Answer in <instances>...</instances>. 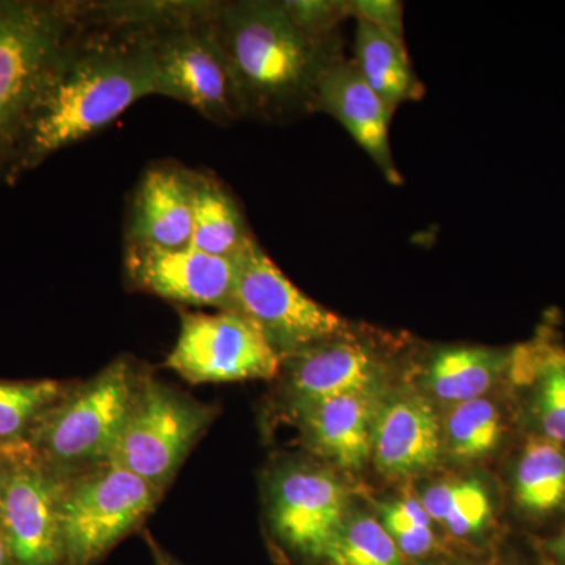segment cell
Listing matches in <instances>:
<instances>
[{
    "label": "cell",
    "mask_w": 565,
    "mask_h": 565,
    "mask_svg": "<svg viewBox=\"0 0 565 565\" xmlns=\"http://www.w3.org/2000/svg\"><path fill=\"white\" fill-rule=\"evenodd\" d=\"M234 313L244 315L282 356L351 337V326L300 291L263 250L256 237L232 259Z\"/></svg>",
    "instance_id": "cell-7"
},
{
    "label": "cell",
    "mask_w": 565,
    "mask_h": 565,
    "mask_svg": "<svg viewBox=\"0 0 565 565\" xmlns=\"http://www.w3.org/2000/svg\"><path fill=\"white\" fill-rule=\"evenodd\" d=\"M440 455V426L433 407L419 397H396L375 415V467L384 475L408 476L433 467Z\"/></svg>",
    "instance_id": "cell-16"
},
{
    "label": "cell",
    "mask_w": 565,
    "mask_h": 565,
    "mask_svg": "<svg viewBox=\"0 0 565 565\" xmlns=\"http://www.w3.org/2000/svg\"><path fill=\"white\" fill-rule=\"evenodd\" d=\"M351 17L404 41V7L396 0H353Z\"/></svg>",
    "instance_id": "cell-29"
},
{
    "label": "cell",
    "mask_w": 565,
    "mask_h": 565,
    "mask_svg": "<svg viewBox=\"0 0 565 565\" xmlns=\"http://www.w3.org/2000/svg\"><path fill=\"white\" fill-rule=\"evenodd\" d=\"M152 555H154V565H181L172 556L167 555L159 546H152Z\"/></svg>",
    "instance_id": "cell-31"
},
{
    "label": "cell",
    "mask_w": 565,
    "mask_h": 565,
    "mask_svg": "<svg viewBox=\"0 0 565 565\" xmlns=\"http://www.w3.org/2000/svg\"><path fill=\"white\" fill-rule=\"evenodd\" d=\"M512 355L467 345L441 349L427 366V385L435 396L448 403L479 399L511 367Z\"/></svg>",
    "instance_id": "cell-20"
},
{
    "label": "cell",
    "mask_w": 565,
    "mask_h": 565,
    "mask_svg": "<svg viewBox=\"0 0 565 565\" xmlns=\"http://www.w3.org/2000/svg\"><path fill=\"white\" fill-rule=\"evenodd\" d=\"M25 445L28 444L0 445V493H2L3 484H6L7 475H9L11 465H13L17 457L20 456Z\"/></svg>",
    "instance_id": "cell-30"
},
{
    "label": "cell",
    "mask_w": 565,
    "mask_h": 565,
    "mask_svg": "<svg viewBox=\"0 0 565 565\" xmlns=\"http://www.w3.org/2000/svg\"><path fill=\"white\" fill-rule=\"evenodd\" d=\"M192 247L233 259L253 239L236 196L214 174L192 172Z\"/></svg>",
    "instance_id": "cell-19"
},
{
    "label": "cell",
    "mask_w": 565,
    "mask_h": 565,
    "mask_svg": "<svg viewBox=\"0 0 565 565\" xmlns=\"http://www.w3.org/2000/svg\"><path fill=\"white\" fill-rule=\"evenodd\" d=\"M81 25V0H0V181Z\"/></svg>",
    "instance_id": "cell-3"
},
{
    "label": "cell",
    "mask_w": 565,
    "mask_h": 565,
    "mask_svg": "<svg viewBox=\"0 0 565 565\" xmlns=\"http://www.w3.org/2000/svg\"><path fill=\"white\" fill-rule=\"evenodd\" d=\"M156 84L147 29L95 24L82 17L79 32L41 96L6 184L102 131L132 104L156 96Z\"/></svg>",
    "instance_id": "cell-1"
},
{
    "label": "cell",
    "mask_w": 565,
    "mask_h": 565,
    "mask_svg": "<svg viewBox=\"0 0 565 565\" xmlns=\"http://www.w3.org/2000/svg\"><path fill=\"white\" fill-rule=\"evenodd\" d=\"M422 503L433 522L440 523L457 537L479 533L492 516L489 493L476 479L433 486L424 492Z\"/></svg>",
    "instance_id": "cell-23"
},
{
    "label": "cell",
    "mask_w": 565,
    "mask_h": 565,
    "mask_svg": "<svg viewBox=\"0 0 565 565\" xmlns=\"http://www.w3.org/2000/svg\"><path fill=\"white\" fill-rule=\"evenodd\" d=\"M211 408L143 375L106 463L118 465L163 490L211 423Z\"/></svg>",
    "instance_id": "cell-8"
},
{
    "label": "cell",
    "mask_w": 565,
    "mask_h": 565,
    "mask_svg": "<svg viewBox=\"0 0 565 565\" xmlns=\"http://www.w3.org/2000/svg\"><path fill=\"white\" fill-rule=\"evenodd\" d=\"M281 364L263 330L234 311H181L180 334L166 360L191 384L273 379Z\"/></svg>",
    "instance_id": "cell-9"
},
{
    "label": "cell",
    "mask_w": 565,
    "mask_h": 565,
    "mask_svg": "<svg viewBox=\"0 0 565 565\" xmlns=\"http://www.w3.org/2000/svg\"><path fill=\"white\" fill-rule=\"evenodd\" d=\"M65 476L25 445L0 493V530L14 565H66L61 522Z\"/></svg>",
    "instance_id": "cell-10"
},
{
    "label": "cell",
    "mask_w": 565,
    "mask_h": 565,
    "mask_svg": "<svg viewBox=\"0 0 565 565\" xmlns=\"http://www.w3.org/2000/svg\"><path fill=\"white\" fill-rule=\"evenodd\" d=\"M382 525L404 555L416 557L433 550V519L422 500L394 501L382 505Z\"/></svg>",
    "instance_id": "cell-27"
},
{
    "label": "cell",
    "mask_w": 565,
    "mask_h": 565,
    "mask_svg": "<svg viewBox=\"0 0 565 565\" xmlns=\"http://www.w3.org/2000/svg\"><path fill=\"white\" fill-rule=\"evenodd\" d=\"M330 565H404L396 542L377 520L348 516L327 548Z\"/></svg>",
    "instance_id": "cell-25"
},
{
    "label": "cell",
    "mask_w": 565,
    "mask_h": 565,
    "mask_svg": "<svg viewBox=\"0 0 565 565\" xmlns=\"http://www.w3.org/2000/svg\"><path fill=\"white\" fill-rule=\"evenodd\" d=\"M162 490L114 463L63 478L61 522L66 565H96L147 519Z\"/></svg>",
    "instance_id": "cell-6"
},
{
    "label": "cell",
    "mask_w": 565,
    "mask_h": 565,
    "mask_svg": "<svg viewBox=\"0 0 565 565\" xmlns=\"http://www.w3.org/2000/svg\"><path fill=\"white\" fill-rule=\"evenodd\" d=\"M296 24L318 39H333L351 17V3L338 0H285Z\"/></svg>",
    "instance_id": "cell-28"
},
{
    "label": "cell",
    "mask_w": 565,
    "mask_h": 565,
    "mask_svg": "<svg viewBox=\"0 0 565 565\" xmlns=\"http://www.w3.org/2000/svg\"><path fill=\"white\" fill-rule=\"evenodd\" d=\"M352 61L393 114L401 104L423 98L424 87L412 68L404 41L370 22L356 20Z\"/></svg>",
    "instance_id": "cell-18"
},
{
    "label": "cell",
    "mask_w": 565,
    "mask_h": 565,
    "mask_svg": "<svg viewBox=\"0 0 565 565\" xmlns=\"http://www.w3.org/2000/svg\"><path fill=\"white\" fill-rule=\"evenodd\" d=\"M65 390L55 381H0V445L28 444L33 424Z\"/></svg>",
    "instance_id": "cell-24"
},
{
    "label": "cell",
    "mask_w": 565,
    "mask_h": 565,
    "mask_svg": "<svg viewBox=\"0 0 565 565\" xmlns=\"http://www.w3.org/2000/svg\"><path fill=\"white\" fill-rule=\"evenodd\" d=\"M345 511L343 484L321 468H288L274 482L270 516L275 533L302 555H326L348 519Z\"/></svg>",
    "instance_id": "cell-12"
},
{
    "label": "cell",
    "mask_w": 565,
    "mask_h": 565,
    "mask_svg": "<svg viewBox=\"0 0 565 565\" xmlns=\"http://www.w3.org/2000/svg\"><path fill=\"white\" fill-rule=\"evenodd\" d=\"M315 111H323L340 122L390 184H403L390 141L393 111L366 84L352 58L343 55L322 74L316 90Z\"/></svg>",
    "instance_id": "cell-13"
},
{
    "label": "cell",
    "mask_w": 565,
    "mask_h": 565,
    "mask_svg": "<svg viewBox=\"0 0 565 565\" xmlns=\"http://www.w3.org/2000/svg\"><path fill=\"white\" fill-rule=\"evenodd\" d=\"M514 371H530L537 382L534 414L548 440L565 445V352L555 344L539 341L519 348L512 356Z\"/></svg>",
    "instance_id": "cell-22"
},
{
    "label": "cell",
    "mask_w": 565,
    "mask_h": 565,
    "mask_svg": "<svg viewBox=\"0 0 565 565\" xmlns=\"http://www.w3.org/2000/svg\"><path fill=\"white\" fill-rule=\"evenodd\" d=\"M515 500L526 512L550 514L565 504V451L545 437L527 440L515 471Z\"/></svg>",
    "instance_id": "cell-21"
},
{
    "label": "cell",
    "mask_w": 565,
    "mask_h": 565,
    "mask_svg": "<svg viewBox=\"0 0 565 565\" xmlns=\"http://www.w3.org/2000/svg\"><path fill=\"white\" fill-rule=\"evenodd\" d=\"M289 363L288 385L297 407L370 392L377 382V359L351 337L337 338L282 356Z\"/></svg>",
    "instance_id": "cell-15"
},
{
    "label": "cell",
    "mask_w": 565,
    "mask_h": 565,
    "mask_svg": "<svg viewBox=\"0 0 565 565\" xmlns=\"http://www.w3.org/2000/svg\"><path fill=\"white\" fill-rule=\"evenodd\" d=\"M503 434L498 408L484 397L456 405L446 419V441L457 459L473 460L497 448Z\"/></svg>",
    "instance_id": "cell-26"
},
{
    "label": "cell",
    "mask_w": 565,
    "mask_h": 565,
    "mask_svg": "<svg viewBox=\"0 0 565 565\" xmlns=\"http://www.w3.org/2000/svg\"><path fill=\"white\" fill-rule=\"evenodd\" d=\"M315 448L344 468H360L373 451L377 407L373 390L299 408Z\"/></svg>",
    "instance_id": "cell-17"
},
{
    "label": "cell",
    "mask_w": 565,
    "mask_h": 565,
    "mask_svg": "<svg viewBox=\"0 0 565 565\" xmlns=\"http://www.w3.org/2000/svg\"><path fill=\"white\" fill-rule=\"evenodd\" d=\"M214 24L244 118L281 122L313 114L319 79L343 57L340 36L310 35L275 0L215 2Z\"/></svg>",
    "instance_id": "cell-2"
},
{
    "label": "cell",
    "mask_w": 565,
    "mask_h": 565,
    "mask_svg": "<svg viewBox=\"0 0 565 565\" xmlns=\"http://www.w3.org/2000/svg\"><path fill=\"white\" fill-rule=\"evenodd\" d=\"M0 565H14L13 556L7 544L6 537H3L2 530H0Z\"/></svg>",
    "instance_id": "cell-32"
},
{
    "label": "cell",
    "mask_w": 565,
    "mask_h": 565,
    "mask_svg": "<svg viewBox=\"0 0 565 565\" xmlns=\"http://www.w3.org/2000/svg\"><path fill=\"white\" fill-rule=\"evenodd\" d=\"M122 270L137 291L195 308L234 311V264L185 245L125 244Z\"/></svg>",
    "instance_id": "cell-11"
},
{
    "label": "cell",
    "mask_w": 565,
    "mask_h": 565,
    "mask_svg": "<svg viewBox=\"0 0 565 565\" xmlns=\"http://www.w3.org/2000/svg\"><path fill=\"white\" fill-rule=\"evenodd\" d=\"M552 550L553 553H556V555L559 556L561 559H563L565 563V531L559 535V537L556 539L555 542H553Z\"/></svg>",
    "instance_id": "cell-33"
},
{
    "label": "cell",
    "mask_w": 565,
    "mask_h": 565,
    "mask_svg": "<svg viewBox=\"0 0 565 565\" xmlns=\"http://www.w3.org/2000/svg\"><path fill=\"white\" fill-rule=\"evenodd\" d=\"M128 356L68 388L33 424L28 445L63 476L103 463L128 418L141 382Z\"/></svg>",
    "instance_id": "cell-4"
},
{
    "label": "cell",
    "mask_w": 565,
    "mask_h": 565,
    "mask_svg": "<svg viewBox=\"0 0 565 565\" xmlns=\"http://www.w3.org/2000/svg\"><path fill=\"white\" fill-rule=\"evenodd\" d=\"M215 2H184L169 20L147 29L154 52L156 96L188 104L215 125L244 111L214 24Z\"/></svg>",
    "instance_id": "cell-5"
},
{
    "label": "cell",
    "mask_w": 565,
    "mask_h": 565,
    "mask_svg": "<svg viewBox=\"0 0 565 565\" xmlns=\"http://www.w3.org/2000/svg\"><path fill=\"white\" fill-rule=\"evenodd\" d=\"M192 170L174 162L141 174L126 215L125 244L178 248L192 239Z\"/></svg>",
    "instance_id": "cell-14"
}]
</instances>
